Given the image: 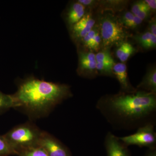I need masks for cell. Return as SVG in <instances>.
<instances>
[{
    "label": "cell",
    "instance_id": "cell-12",
    "mask_svg": "<svg viewBox=\"0 0 156 156\" xmlns=\"http://www.w3.org/2000/svg\"><path fill=\"white\" fill-rule=\"evenodd\" d=\"M85 14V6L78 2L74 3L67 13V19L69 24L73 26L83 18Z\"/></svg>",
    "mask_w": 156,
    "mask_h": 156
},
{
    "label": "cell",
    "instance_id": "cell-27",
    "mask_svg": "<svg viewBox=\"0 0 156 156\" xmlns=\"http://www.w3.org/2000/svg\"><path fill=\"white\" fill-rule=\"evenodd\" d=\"M78 2L80 3L83 5L85 6H92L95 3V1L92 0H80L78 1Z\"/></svg>",
    "mask_w": 156,
    "mask_h": 156
},
{
    "label": "cell",
    "instance_id": "cell-19",
    "mask_svg": "<svg viewBox=\"0 0 156 156\" xmlns=\"http://www.w3.org/2000/svg\"><path fill=\"white\" fill-rule=\"evenodd\" d=\"M115 64L114 62L97 63L96 69L101 73L111 75L113 73V67Z\"/></svg>",
    "mask_w": 156,
    "mask_h": 156
},
{
    "label": "cell",
    "instance_id": "cell-24",
    "mask_svg": "<svg viewBox=\"0 0 156 156\" xmlns=\"http://www.w3.org/2000/svg\"><path fill=\"white\" fill-rule=\"evenodd\" d=\"M151 11V9L149 8L148 6H147L145 9H144L143 10L140 11L139 14L136 15V16L140 18L143 21L149 16Z\"/></svg>",
    "mask_w": 156,
    "mask_h": 156
},
{
    "label": "cell",
    "instance_id": "cell-4",
    "mask_svg": "<svg viewBox=\"0 0 156 156\" xmlns=\"http://www.w3.org/2000/svg\"><path fill=\"white\" fill-rule=\"evenodd\" d=\"M125 27L115 17L106 14L101 20V37L104 47L120 45L128 37Z\"/></svg>",
    "mask_w": 156,
    "mask_h": 156
},
{
    "label": "cell",
    "instance_id": "cell-23",
    "mask_svg": "<svg viewBox=\"0 0 156 156\" xmlns=\"http://www.w3.org/2000/svg\"><path fill=\"white\" fill-rule=\"evenodd\" d=\"M98 32V31L95 30H92L87 36L82 39L84 44L87 48L89 47V45L91 44V42L93 40V38L95 37Z\"/></svg>",
    "mask_w": 156,
    "mask_h": 156
},
{
    "label": "cell",
    "instance_id": "cell-11",
    "mask_svg": "<svg viewBox=\"0 0 156 156\" xmlns=\"http://www.w3.org/2000/svg\"><path fill=\"white\" fill-rule=\"evenodd\" d=\"M138 89L145 92L155 93L156 92V69L155 67L148 70L142 81L137 86Z\"/></svg>",
    "mask_w": 156,
    "mask_h": 156
},
{
    "label": "cell",
    "instance_id": "cell-28",
    "mask_svg": "<svg viewBox=\"0 0 156 156\" xmlns=\"http://www.w3.org/2000/svg\"><path fill=\"white\" fill-rule=\"evenodd\" d=\"M145 156H156V151L154 149H152Z\"/></svg>",
    "mask_w": 156,
    "mask_h": 156
},
{
    "label": "cell",
    "instance_id": "cell-15",
    "mask_svg": "<svg viewBox=\"0 0 156 156\" xmlns=\"http://www.w3.org/2000/svg\"><path fill=\"white\" fill-rule=\"evenodd\" d=\"M119 45L116 54L117 57L123 63L128 60V58L136 51V49L130 43L127 42H123Z\"/></svg>",
    "mask_w": 156,
    "mask_h": 156
},
{
    "label": "cell",
    "instance_id": "cell-18",
    "mask_svg": "<svg viewBox=\"0 0 156 156\" xmlns=\"http://www.w3.org/2000/svg\"><path fill=\"white\" fill-rule=\"evenodd\" d=\"M15 155L3 135H0V156Z\"/></svg>",
    "mask_w": 156,
    "mask_h": 156
},
{
    "label": "cell",
    "instance_id": "cell-5",
    "mask_svg": "<svg viewBox=\"0 0 156 156\" xmlns=\"http://www.w3.org/2000/svg\"><path fill=\"white\" fill-rule=\"evenodd\" d=\"M119 138L127 147L136 145L140 147H146L152 149H154L156 144V133L154 125L151 123L140 127L134 134Z\"/></svg>",
    "mask_w": 156,
    "mask_h": 156
},
{
    "label": "cell",
    "instance_id": "cell-14",
    "mask_svg": "<svg viewBox=\"0 0 156 156\" xmlns=\"http://www.w3.org/2000/svg\"><path fill=\"white\" fill-rule=\"evenodd\" d=\"M119 20L123 27L133 29L138 27L142 22L140 18L131 12H126Z\"/></svg>",
    "mask_w": 156,
    "mask_h": 156
},
{
    "label": "cell",
    "instance_id": "cell-26",
    "mask_svg": "<svg viewBox=\"0 0 156 156\" xmlns=\"http://www.w3.org/2000/svg\"><path fill=\"white\" fill-rule=\"evenodd\" d=\"M146 4L147 5L149 8L151 10H156V0H146L144 1Z\"/></svg>",
    "mask_w": 156,
    "mask_h": 156
},
{
    "label": "cell",
    "instance_id": "cell-22",
    "mask_svg": "<svg viewBox=\"0 0 156 156\" xmlns=\"http://www.w3.org/2000/svg\"><path fill=\"white\" fill-rule=\"evenodd\" d=\"M101 36L99 35L98 32L96 33L95 37L93 38V40L91 42L88 48L92 50H98L100 47L101 43Z\"/></svg>",
    "mask_w": 156,
    "mask_h": 156
},
{
    "label": "cell",
    "instance_id": "cell-10",
    "mask_svg": "<svg viewBox=\"0 0 156 156\" xmlns=\"http://www.w3.org/2000/svg\"><path fill=\"white\" fill-rule=\"evenodd\" d=\"M96 56L92 52L81 53L79 56L80 69L83 72L92 73L96 69Z\"/></svg>",
    "mask_w": 156,
    "mask_h": 156
},
{
    "label": "cell",
    "instance_id": "cell-8",
    "mask_svg": "<svg viewBox=\"0 0 156 156\" xmlns=\"http://www.w3.org/2000/svg\"><path fill=\"white\" fill-rule=\"evenodd\" d=\"M95 21L90 14L85 15L77 23L73 26V36L76 38L83 39L92 30Z\"/></svg>",
    "mask_w": 156,
    "mask_h": 156
},
{
    "label": "cell",
    "instance_id": "cell-20",
    "mask_svg": "<svg viewBox=\"0 0 156 156\" xmlns=\"http://www.w3.org/2000/svg\"><path fill=\"white\" fill-rule=\"evenodd\" d=\"M96 56L97 63L114 62L109 50H105L97 53Z\"/></svg>",
    "mask_w": 156,
    "mask_h": 156
},
{
    "label": "cell",
    "instance_id": "cell-21",
    "mask_svg": "<svg viewBox=\"0 0 156 156\" xmlns=\"http://www.w3.org/2000/svg\"><path fill=\"white\" fill-rule=\"evenodd\" d=\"M144 1H138L134 3L131 8V13L136 16L144 9L147 7Z\"/></svg>",
    "mask_w": 156,
    "mask_h": 156
},
{
    "label": "cell",
    "instance_id": "cell-7",
    "mask_svg": "<svg viewBox=\"0 0 156 156\" xmlns=\"http://www.w3.org/2000/svg\"><path fill=\"white\" fill-rule=\"evenodd\" d=\"M105 145L108 156H130L127 147L111 132L107 134Z\"/></svg>",
    "mask_w": 156,
    "mask_h": 156
},
{
    "label": "cell",
    "instance_id": "cell-2",
    "mask_svg": "<svg viewBox=\"0 0 156 156\" xmlns=\"http://www.w3.org/2000/svg\"><path fill=\"white\" fill-rule=\"evenodd\" d=\"M98 107L107 116L132 124L144 120L154 112L156 94L144 91L121 93L109 98Z\"/></svg>",
    "mask_w": 156,
    "mask_h": 156
},
{
    "label": "cell",
    "instance_id": "cell-3",
    "mask_svg": "<svg viewBox=\"0 0 156 156\" xmlns=\"http://www.w3.org/2000/svg\"><path fill=\"white\" fill-rule=\"evenodd\" d=\"M42 131L29 123L19 125L3 135L8 144L17 155L23 151L38 146Z\"/></svg>",
    "mask_w": 156,
    "mask_h": 156
},
{
    "label": "cell",
    "instance_id": "cell-16",
    "mask_svg": "<svg viewBox=\"0 0 156 156\" xmlns=\"http://www.w3.org/2000/svg\"><path fill=\"white\" fill-rule=\"evenodd\" d=\"M14 107V100L12 95L4 94L0 91V114Z\"/></svg>",
    "mask_w": 156,
    "mask_h": 156
},
{
    "label": "cell",
    "instance_id": "cell-9",
    "mask_svg": "<svg viewBox=\"0 0 156 156\" xmlns=\"http://www.w3.org/2000/svg\"><path fill=\"white\" fill-rule=\"evenodd\" d=\"M112 72L116 77L123 90L131 93L135 92L128 80L127 66L125 63L115 64Z\"/></svg>",
    "mask_w": 156,
    "mask_h": 156
},
{
    "label": "cell",
    "instance_id": "cell-17",
    "mask_svg": "<svg viewBox=\"0 0 156 156\" xmlns=\"http://www.w3.org/2000/svg\"><path fill=\"white\" fill-rule=\"evenodd\" d=\"M19 156H49L44 150L40 146L30 148L18 154Z\"/></svg>",
    "mask_w": 156,
    "mask_h": 156
},
{
    "label": "cell",
    "instance_id": "cell-25",
    "mask_svg": "<svg viewBox=\"0 0 156 156\" xmlns=\"http://www.w3.org/2000/svg\"><path fill=\"white\" fill-rule=\"evenodd\" d=\"M148 28L149 32L156 36V18L153 17L149 23Z\"/></svg>",
    "mask_w": 156,
    "mask_h": 156
},
{
    "label": "cell",
    "instance_id": "cell-1",
    "mask_svg": "<svg viewBox=\"0 0 156 156\" xmlns=\"http://www.w3.org/2000/svg\"><path fill=\"white\" fill-rule=\"evenodd\" d=\"M12 95L14 108L21 109L32 116L40 117L48 113L71 94L67 85L32 78L22 82Z\"/></svg>",
    "mask_w": 156,
    "mask_h": 156
},
{
    "label": "cell",
    "instance_id": "cell-6",
    "mask_svg": "<svg viewBox=\"0 0 156 156\" xmlns=\"http://www.w3.org/2000/svg\"><path fill=\"white\" fill-rule=\"evenodd\" d=\"M38 145L43 148L49 156H71L66 147L47 132L42 131Z\"/></svg>",
    "mask_w": 156,
    "mask_h": 156
},
{
    "label": "cell",
    "instance_id": "cell-13",
    "mask_svg": "<svg viewBox=\"0 0 156 156\" xmlns=\"http://www.w3.org/2000/svg\"><path fill=\"white\" fill-rule=\"evenodd\" d=\"M134 37L137 43L144 49H152L156 47V36L149 31L136 35Z\"/></svg>",
    "mask_w": 156,
    "mask_h": 156
}]
</instances>
